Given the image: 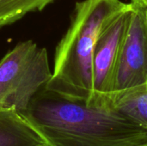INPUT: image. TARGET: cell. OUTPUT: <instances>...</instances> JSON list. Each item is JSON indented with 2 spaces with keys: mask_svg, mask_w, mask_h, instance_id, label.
I'll return each instance as SVG.
<instances>
[{
  "mask_svg": "<svg viewBox=\"0 0 147 146\" xmlns=\"http://www.w3.org/2000/svg\"><path fill=\"white\" fill-rule=\"evenodd\" d=\"M49 146H147V127L107 104H88L47 88L21 113Z\"/></svg>",
  "mask_w": 147,
  "mask_h": 146,
  "instance_id": "1",
  "label": "cell"
},
{
  "mask_svg": "<svg viewBox=\"0 0 147 146\" xmlns=\"http://www.w3.org/2000/svg\"><path fill=\"white\" fill-rule=\"evenodd\" d=\"M132 12V4L114 16L101 30L92 59V104H111L114 77Z\"/></svg>",
  "mask_w": 147,
  "mask_h": 146,
  "instance_id": "4",
  "label": "cell"
},
{
  "mask_svg": "<svg viewBox=\"0 0 147 146\" xmlns=\"http://www.w3.org/2000/svg\"><path fill=\"white\" fill-rule=\"evenodd\" d=\"M146 16H147V7H146Z\"/></svg>",
  "mask_w": 147,
  "mask_h": 146,
  "instance_id": "10",
  "label": "cell"
},
{
  "mask_svg": "<svg viewBox=\"0 0 147 146\" xmlns=\"http://www.w3.org/2000/svg\"><path fill=\"white\" fill-rule=\"evenodd\" d=\"M132 1H134V2H137V3H141L142 5L147 7V0H132Z\"/></svg>",
  "mask_w": 147,
  "mask_h": 146,
  "instance_id": "9",
  "label": "cell"
},
{
  "mask_svg": "<svg viewBox=\"0 0 147 146\" xmlns=\"http://www.w3.org/2000/svg\"><path fill=\"white\" fill-rule=\"evenodd\" d=\"M47 146H49V145H47Z\"/></svg>",
  "mask_w": 147,
  "mask_h": 146,
  "instance_id": "11",
  "label": "cell"
},
{
  "mask_svg": "<svg viewBox=\"0 0 147 146\" xmlns=\"http://www.w3.org/2000/svg\"><path fill=\"white\" fill-rule=\"evenodd\" d=\"M52 74L45 48L31 40L18 43L0 61V108L21 114Z\"/></svg>",
  "mask_w": 147,
  "mask_h": 146,
  "instance_id": "3",
  "label": "cell"
},
{
  "mask_svg": "<svg viewBox=\"0 0 147 146\" xmlns=\"http://www.w3.org/2000/svg\"><path fill=\"white\" fill-rule=\"evenodd\" d=\"M47 145L22 114L12 108H0V146Z\"/></svg>",
  "mask_w": 147,
  "mask_h": 146,
  "instance_id": "6",
  "label": "cell"
},
{
  "mask_svg": "<svg viewBox=\"0 0 147 146\" xmlns=\"http://www.w3.org/2000/svg\"><path fill=\"white\" fill-rule=\"evenodd\" d=\"M111 104L118 112L147 127V83L112 94Z\"/></svg>",
  "mask_w": 147,
  "mask_h": 146,
  "instance_id": "7",
  "label": "cell"
},
{
  "mask_svg": "<svg viewBox=\"0 0 147 146\" xmlns=\"http://www.w3.org/2000/svg\"><path fill=\"white\" fill-rule=\"evenodd\" d=\"M54 0H0V28L12 24L30 12L40 11Z\"/></svg>",
  "mask_w": 147,
  "mask_h": 146,
  "instance_id": "8",
  "label": "cell"
},
{
  "mask_svg": "<svg viewBox=\"0 0 147 146\" xmlns=\"http://www.w3.org/2000/svg\"><path fill=\"white\" fill-rule=\"evenodd\" d=\"M128 5L121 0L76 3L71 24L56 47L47 89L92 104V59L96 41L104 25Z\"/></svg>",
  "mask_w": 147,
  "mask_h": 146,
  "instance_id": "2",
  "label": "cell"
},
{
  "mask_svg": "<svg viewBox=\"0 0 147 146\" xmlns=\"http://www.w3.org/2000/svg\"><path fill=\"white\" fill-rule=\"evenodd\" d=\"M129 25L121 47L113 93L147 83L146 8L132 1Z\"/></svg>",
  "mask_w": 147,
  "mask_h": 146,
  "instance_id": "5",
  "label": "cell"
}]
</instances>
